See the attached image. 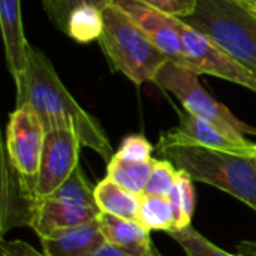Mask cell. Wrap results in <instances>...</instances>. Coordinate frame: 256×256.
<instances>
[{
  "instance_id": "1",
  "label": "cell",
  "mask_w": 256,
  "mask_h": 256,
  "mask_svg": "<svg viewBox=\"0 0 256 256\" xmlns=\"http://www.w3.org/2000/svg\"><path fill=\"white\" fill-rule=\"evenodd\" d=\"M16 105L30 104L39 116L45 132L74 130L82 147L96 152L106 164L114 156L111 142L100 123L90 116L68 92L51 60L30 45L26 72L15 80Z\"/></svg>"
},
{
  "instance_id": "2",
  "label": "cell",
  "mask_w": 256,
  "mask_h": 256,
  "mask_svg": "<svg viewBox=\"0 0 256 256\" xmlns=\"http://www.w3.org/2000/svg\"><path fill=\"white\" fill-rule=\"evenodd\" d=\"M158 153L194 182L218 188L256 212V158L214 150L160 135Z\"/></svg>"
},
{
  "instance_id": "3",
  "label": "cell",
  "mask_w": 256,
  "mask_h": 256,
  "mask_svg": "<svg viewBox=\"0 0 256 256\" xmlns=\"http://www.w3.org/2000/svg\"><path fill=\"white\" fill-rule=\"evenodd\" d=\"M104 28L98 42L112 68L136 86L154 82L159 70L171 60L162 52L135 21L116 3L102 9Z\"/></svg>"
},
{
  "instance_id": "4",
  "label": "cell",
  "mask_w": 256,
  "mask_h": 256,
  "mask_svg": "<svg viewBox=\"0 0 256 256\" xmlns=\"http://www.w3.org/2000/svg\"><path fill=\"white\" fill-rule=\"evenodd\" d=\"M256 75V14L238 0H198L180 18Z\"/></svg>"
},
{
  "instance_id": "5",
  "label": "cell",
  "mask_w": 256,
  "mask_h": 256,
  "mask_svg": "<svg viewBox=\"0 0 256 256\" xmlns=\"http://www.w3.org/2000/svg\"><path fill=\"white\" fill-rule=\"evenodd\" d=\"M154 82L172 93L188 112L213 123L228 135L237 140H246L244 135H256L255 128L238 120L225 105L219 104L204 90L198 74L190 68L168 60L159 70Z\"/></svg>"
},
{
  "instance_id": "6",
  "label": "cell",
  "mask_w": 256,
  "mask_h": 256,
  "mask_svg": "<svg viewBox=\"0 0 256 256\" xmlns=\"http://www.w3.org/2000/svg\"><path fill=\"white\" fill-rule=\"evenodd\" d=\"M176 26L182 36L183 51L188 60V68L200 74H208L218 78L228 80L256 92V75L234 60L226 51L216 45L201 32L188 26L176 16Z\"/></svg>"
},
{
  "instance_id": "7",
  "label": "cell",
  "mask_w": 256,
  "mask_h": 256,
  "mask_svg": "<svg viewBox=\"0 0 256 256\" xmlns=\"http://www.w3.org/2000/svg\"><path fill=\"white\" fill-rule=\"evenodd\" d=\"M45 128L30 104L16 105L9 114L4 150L14 168L24 177L36 178L45 142Z\"/></svg>"
},
{
  "instance_id": "8",
  "label": "cell",
  "mask_w": 256,
  "mask_h": 256,
  "mask_svg": "<svg viewBox=\"0 0 256 256\" xmlns=\"http://www.w3.org/2000/svg\"><path fill=\"white\" fill-rule=\"evenodd\" d=\"M81 147L78 135L70 129H57L45 134L40 165L34 178L38 200L50 196L70 177L78 166Z\"/></svg>"
},
{
  "instance_id": "9",
  "label": "cell",
  "mask_w": 256,
  "mask_h": 256,
  "mask_svg": "<svg viewBox=\"0 0 256 256\" xmlns=\"http://www.w3.org/2000/svg\"><path fill=\"white\" fill-rule=\"evenodd\" d=\"M2 195H0V232L4 236L9 230L30 226L38 196L34 194V178L21 176L9 160L2 146Z\"/></svg>"
},
{
  "instance_id": "10",
  "label": "cell",
  "mask_w": 256,
  "mask_h": 256,
  "mask_svg": "<svg viewBox=\"0 0 256 256\" xmlns=\"http://www.w3.org/2000/svg\"><path fill=\"white\" fill-rule=\"evenodd\" d=\"M147 34V38L172 62L188 66L182 36L176 26V16L158 10L135 0H114Z\"/></svg>"
},
{
  "instance_id": "11",
  "label": "cell",
  "mask_w": 256,
  "mask_h": 256,
  "mask_svg": "<svg viewBox=\"0 0 256 256\" xmlns=\"http://www.w3.org/2000/svg\"><path fill=\"white\" fill-rule=\"evenodd\" d=\"M99 213L98 207L76 204L57 194H51L39 200L30 228L39 238H44L58 231L92 222Z\"/></svg>"
},
{
  "instance_id": "12",
  "label": "cell",
  "mask_w": 256,
  "mask_h": 256,
  "mask_svg": "<svg viewBox=\"0 0 256 256\" xmlns=\"http://www.w3.org/2000/svg\"><path fill=\"white\" fill-rule=\"evenodd\" d=\"M180 123L177 128L164 132L166 136L182 141V142H189L201 147H208L214 150H224V152H232V153H240V154H250L255 156V144H252L248 140H237L213 123L200 118L186 110L178 114Z\"/></svg>"
},
{
  "instance_id": "13",
  "label": "cell",
  "mask_w": 256,
  "mask_h": 256,
  "mask_svg": "<svg viewBox=\"0 0 256 256\" xmlns=\"http://www.w3.org/2000/svg\"><path fill=\"white\" fill-rule=\"evenodd\" d=\"M0 24L9 72L18 80L27 69L30 44L26 39L20 0H0Z\"/></svg>"
},
{
  "instance_id": "14",
  "label": "cell",
  "mask_w": 256,
  "mask_h": 256,
  "mask_svg": "<svg viewBox=\"0 0 256 256\" xmlns=\"http://www.w3.org/2000/svg\"><path fill=\"white\" fill-rule=\"evenodd\" d=\"M104 243L105 237L98 218L40 238L42 254L45 256H93Z\"/></svg>"
},
{
  "instance_id": "15",
  "label": "cell",
  "mask_w": 256,
  "mask_h": 256,
  "mask_svg": "<svg viewBox=\"0 0 256 256\" xmlns=\"http://www.w3.org/2000/svg\"><path fill=\"white\" fill-rule=\"evenodd\" d=\"M98 222L106 243L135 255H148L154 250L150 230L138 220L117 218L100 212L98 214Z\"/></svg>"
},
{
  "instance_id": "16",
  "label": "cell",
  "mask_w": 256,
  "mask_h": 256,
  "mask_svg": "<svg viewBox=\"0 0 256 256\" xmlns=\"http://www.w3.org/2000/svg\"><path fill=\"white\" fill-rule=\"evenodd\" d=\"M94 201L102 213L124 219H138L141 195L118 186L108 177L94 186Z\"/></svg>"
},
{
  "instance_id": "17",
  "label": "cell",
  "mask_w": 256,
  "mask_h": 256,
  "mask_svg": "<svg viewBox=\"0 0 256 256\" xmlns=\"http://www.w3.org/2000/svg\"><path fill=\"white\" fill-rule=\"evenodd\" d=\"M153 164L154 159L147 162H132V160H124L114 154L111 160L106 164V177L114 183H117L118 186L134 194L142 195Z\"/></svg>"
},
{
  "instance_id": "18",
  "label": "cell",
  "mask_w": 256,
  "mask_h": 256,
  "mask_svg": "<svg viewBox=\"0 0 256 256\" xmlns=\"http://www.w3.org/2000/svg\"><path fill=\"white\" fill-rule=\"evenodd\" d=\"M136 220L150 231L171 232L176 230V213L168 196L142 194Z\"/></svg>"
},
{
  "instance_id": "19",
  "label": "cell",
  "mask_w": 256,
  "mask_h": 256,
  "mask_svg": "<svg viewBox=\"0 0 256 256\" xmlns=\"http://www.w3.org/2000/svg\"><path fill=\"white\" fill-rule=\"evenodd\" d=\"M168 198H170V201L174 207V213H176V230L174 231H180L183 228L190 226L192 225L190 222H192V218L195 213L196 198H195L194 180L186 171L178 170L176 184H174L171 194L168 195Z\"/></svg>"
},
{
  "instance_id": "20",
  "label": "cell",
  "mask_w": 256,
  "mask_h": 256,
  "mask_svg": "<svg viewBox=\"0 0 256 256\" xmlns=\"http://www.w3.org/2000/svg\"><path fill=\"white\" fill-rule=\"evenodd\" d=\"M102 28V9L93 4H82L70 14L66 34L76 42H90L100 36Z\"/></svg>"
},
{
  "instance_id": "21",
  "label": "cell",
  "mask_w": 256,
  "mask_h": 256,
  "mask_svg": "<svg viewBox=\"0 0 256 256\" xmlns=\"http://www.w3.org/2000/svg\"><path fill=\"white\" fill-rule=\"evenodd\" d=\"M168 236L182 246L186 256H237L222 250L220 248L208 242L192 225L180 231L168 232Z\"/></svg>"
},
{
  "instance_id": "22",
  "label": "cell",
  "mask_w": 256,
  "mask_h": 256,
  "mask_svg": "<svg viewBox=\"0 0 256 256\" xmlns=\"http://www.w3.org/2000/svg\"><path fill=\"white\" fill-rule=\"evenodd\" d=\"M114 0H44V9L52 24L63 33H66L70 14L76 8L82 4H93L99 9H105Z\"/></svg>"
},
{
  "instance_id": "23",
  "label": "cell",
  "mask_w": 256,
  "mask_h": 256,
  "mask_svg": "<svg viewBox=\"0 0 256 256\" xmlns=\"http://www.w3.org/2000/svg\"><path fill=\"white\" fill-rule=\"evenodd\" d=\"M178 176V170L170 160H156L152 166V172L148 176L144 194L147 195H159L168 196L176 184Z\"/></svg>"
},
{
  "instance_id": "24",
  "label": "cell",
  "mask_w": 256,
  "mask_h": 256,
  "mask_svg": "<svg viewBox=\"0 0 256 256\" xmlns=\"http://www.w3.org/2000/svg\"><path fill=\"white\" fill-rule=\"evenodd\" d=\"M153 146L148 142L147 138L141 135H130L123 140L120 148L114 153L116 156L124 159V160H132V162H147L152 160V153H153Z\"/></svg>"
},
{
  "instance_id": "25",
  "label": "cell",
  "mask_w": 256,
  "mask_h": 256,
  "mask_svg": "<svg viewBox=\"0 0 256 256\" xmlns=\"http://www.w3.org/2000/svg\"><path fill=\"white\" fill-rule=\"evenodd\" d=\"M135 2L152 6L158 10L170 14L172 16L183 18V16L192 14L198 0H135Z\"/></svg>"
},
{
  "instance_id": "26",
  "label": "cell",
  "mask_w": 256,
  "mask_h": 256,
  "mask_svg": "<svg viewBox=\"0 0 256 256\" xmlns=\"http://www.w3.org/2000/svg\"><path fill=\"white\" fill-rule=\"evenodd\" d=\"M0 255L2 256H45L42 252H38L33 246L22 240H2L0 243Z\"/></svg>"
},
{
  "instance_id": "27",
  "label": "cell",
  "mask_w": 256,
  "mask_h": 256,
  "mask_svg": "<svg viewBox=\"0 0 256 256\" xmlns=\"http://www.w3.org/2000/svg\"><path fill=\"white\" fill-rule=\"evenodd\" d=\"M93 256H162L156 249L152 252V254H148V255H135V254H129V252H126V250H123V249H120V248H116V246H112V244H110V243H104L98 250H96V254Z\"/></svg>"
},
{
  "instance_id": "28",
  "label": "cell",
  "mask_w": 256,
  "mask_h": 256,
  "mask_svg": "<svg viewBox=\"0 0 256 256\" xmlns=\"http://www.w3.org/2000/svg\"><path fill=\"white\" fill-rule=\"evenodd\" d=\"M237 255L256 256V240H243L237 244Z\"/></svg>"
},
{
  "instance_id": "29",
  "label": "cell",
  "mask_w": 256,
  "mask_h": 256,
  "mask_svg": "<svg viewBox=\"0 0 256 256\" xmlns=\"http://www.w3.org/2000/svg\"><path fill=\"white\" fill-rule=\"evenodd\" d=\"M240 3H243L244 6H248L250 10H254L256 14V0H238Z\"/></svg>"
},
{
  "instance_id": "30",
  "label": "cell",
  "mask_w": 256,
  "mask_h": 256,
  "mask_svg": "<svg viewBox=\"0 0 256 256\" xmlns=\"http://www.w3.org/2000/svg\"><path fill=\"white\" fill-rule=\"evenodd\" d=\"M255 158H256V144H255Z\"/></svg>"
},
{
  "instance_id": "31",
  "label": "cell",
  "mask_w": 256,
  "mask_h": 256,
  "mask_svg": "<svg viewBox=\"0 0 256 256\" xmlns=\"http://www.w3.org/2000/svg\"><path fill=\"white\" fill-rule=\"evenodd\" d=\"M237 256H240V255H237Z\"/></svg>"
}]
</instances>
